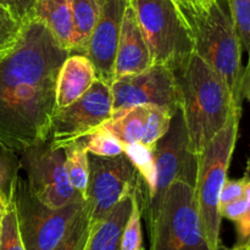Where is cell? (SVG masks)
Returning <instances> with one entry per match:
<instances>
[{
	"instance_id": "1",
	"label": "cell",
	"mask_w": 250,
	"mask_h": 250,
	"mask_svg": "<svg viewBox=\"0 0 250 250\" xmlns=\"http://www.w3.org/2000/svg\"><path fill=\"white\" fill-rule=\"evenodd\" d=\"M70 55L28 16L15 48L0 60V146L21 155L50 137L59 70Z\"/></svg>"
},
{
	"instance_id": "2",
	"label": "cell",
	"mask_w": 250,
	"mask_h": 250,
	"mask_svg": "<svg viewBox=\"0 0 250 250\" xmlns=\"http://www.w3.org/2000/svg\"><path fill=\"white\" fill-rule=\"evenodd\" d=\"M171 70L180 92L188 146L198 156L242 104L234 100L226 81L194 51Z\"/></svg>"
},
{
	"instance_id": "3",
	"label": "cell",
	"mask_w": 250,
	"mask_h": 250,
	"mask_svg": "<svg viewBox=\"0 0 250 250\" xmlns=\"http://www.w3.org/2000/svg\"><path fill=\"white\" fill-rule=\"evenodd\" d=\"M193 51L214 68L231 89L234 100L242 104V44L234 27L227 0H214L197 14L185 15Z\"/></svg>"
},
{
	"instance_id": "4",
	"label": "cell",
	"mask_w": 250,
	"mask_h": 250,
	"mask_svg": "<svg viewBox=\"0 0 250 250\" xmlns=\"http://www.w3.org/2000/svg\"><path fill=\"white\" fill-rule=\"evenodd\" d=\"M242 106H236L226 125L197 156L194 197L209 250H221L220 194L238 138Z\"/></svg>"
},
{
	"instance_id": "5",
	"label": "cell",
	"mask_w": 250,
	"mask_h": 250,
	"mask_svg": "<svg viewBox=\"0 0 250 250\" xmlns=\"http://www.w3.org/2000/svg\"><path fill=\"white\" fill-rule=\"evenodd\" d=\"M146 225L149 250H209L198 214L194 186L186 181H173Z\"/></svg>"
},
{
	"instance_id": "6",
	"label": "cell",
	"mask_w": 250,
	"mask_h": 250,
	"mask_svg": "<svg viewBox=\"0 0 250 250\" xmlns=\"http://www.w3.org/2000/svg\"><path fill=\"white\" fill-rule=\"evenodd\" d=\"M150 51L151 61L172 67L193 53L186 20L172 0H129Z\"/></svg>"
},
{
	"instance_id": "7",
	"label": "cell",
	"mask_w": 250,
	"mask_h": 250,
	"mask_svg": "<svg viewBox=\"0 0 250 250\" xmlns=\"http://www.w3.org/2000/svg\"><path fill=\"white\" fill-rule=\"evenodd\" d=\"M12 203L26 250H54L84 207V200H80L51 209L37 199L27 181L20 176L15 183Z\"/></svg>"
},
{
	"instance_id": "8",
	"label": "cell",
	"mask_w": 250,
	"mask_h": 250,
	"mask_svg": "<svg viewBox=\"0 0 250 250\" xmlns=\"http://www.w3.org/2000/svg\"><path fill=\"white\" fill-rule=\"evenodd\" d=\"M89 182L84 195V210L90 224L104 219L127 195L146 186L131 159L125 153L112 158L88 153Z\"/></svg>"
},
{
	"instance_id": "9",
	"label": "cell",
	"mask_w": 250,
	"mask_h": 250,
	"mask_svg": "<svg viewBox=\"0 0 250 250\" xmlns=\"http://www.w3.org/2000/svg\"><path fill=\"white\" fill-rule=\"evenodd\" d=\"M155 161V186L151 194L141 204L142 216L146 220L156 214L166 190L173 181L181 180L194 186L197 176V156L188 146V136L181 109L175 112L167 133L153 149Z\"/></svg>"
},
{
	"instance_id": "10",
	"label": "cell",
	"mask_w": 250,
	"mask_h": 250,
	"mask_svg": "<svg viewBox=\"0 0 250 250\" xmlns=\"http://www.w3.org/2000/svg\"><path fill=\"white\" fill-rule=\"evenodd\" d=\"M21 168L27 173L31 192L44 205L59 209L83 200L72 187L65 166V151L51 146L50 138L29 146L21 154Z\"/></svg>"
},
{
	"instance_id": "11",
	"label": "cell",
	"mask_w": 250,
	"mask_h": 250,
	"mask_svg": "<svg viewBox=\"0 0 250 250\" xmlns=\"http://www.w3.org/2000/svg\"><path fill=\"white\" fill-rule=\"evenodd\" d=\"M110 88L112 115L139 105L160 107L172 116L181 109L177 82L171 67L166 65L153 63L136 75L117 78Z\"/></svg>"
},
{
	"instance_id": "12",
	"label": "cell",
	"mask_w": 250,
	"mask_h": 250,
	"mask_svg": "<svg viewBox=\"0 0 250 250\" xmlns=\"http://www.w3.org/2000/svg\"><path fill=\"white\" fill-rule=\"evenodd\" d=\"M112 116V94L107 83L95 80L92 87L72 104L56 109L51 121L50 142L56 149H65Z\"/></svg>"
},
{
	"instance_id": "13",
	"label": "cell",
	"mask_w": 250,
	"mask_h": 250,
	"mask_svg": "<svg viewBox=\"0 0 250 250\" xmlns=\"http://www.w3.org/2000/svg\"><path fill=\"white\" fill-rule=\"evenodd\" d=\"M129 0H105L102 14L88 41L84 55L94 68L97 80L111 85L122 20Z\"/></svg>"
},
{
	"instance_id": "14",
	"label": "cell",
	"mask_w": 250,
	"mask_h": 250,
	"mask_svg": "<svg viewBox=\"0 0 250 250\" xmlns=\"http://www.w3.org/2000/svg\"><path fill=\"white\" fill-rule=\"evenodd\" d=\"M153 65L148 44L131 2L125 11L115 61V80L136 75ZM114 80V81H115Z\"/></svg>"
},
{
	"instance_id": "15",
	"label": "cell",
	"mask_w": 250,
	"mask_h": 250,
	"mask_svg": "<svg viewBox=\"0 0 250 250\" xmlns=\"http://www.w3.org/2000/svg\"><path fill=\"white\" fill-rule=\"evenodd\" d=\"M95 80L89 59L82 54H70L61 65L56 78V109H62L80 99Z\"/></svg>"
},
{
	"instance_id": "16",
	"label": "cell",
	"mask_w": 250,
	"mask_h": 250,
	"mask_svg": "<svg viewBox=\"0 0 250 250\" xmlns=\"http://www.w3.org/2000/svg\"><path fill=\"white\" fill-rule=\"evenodd\" d=\"M133 202L134 194L127 195L104 219L90 224L84 250H120L121 237L133 209Z\"/></svg>"
},
{
	"instance_id": "17",
	"label": "cell",
	"mask_w": 250,
	"mask_h": 250,
	"mask_svg": "<svg viewBox=\"0 0 250 250\" xmlns=\"http://www.w3.org/2000/svg\"><path fill=\"white\" fill-rule=\"evenodd\" d=\"M29 16L44 24L56 42L71 54L73 22L68 0H36Z\"/></svg>"
},
{
	"instance_id": "18",
	"label": "cell",
	"mask_w": 250,
	"mask_h": 250,
	"mask_svg": "<svg viewBox=\"0 0 250 250\" xmlns=\"http://www.w3.org/2000/svg\"><path fill=\"white\" fill-rule=\"evenodd\" d=\"M149 115V105L129 107L112 115L111 119L102 125L103 128L112 134L122 146L141 144L146 133Z\"/></svg>"
},
{
	"instance_id": "19",
	"label": "cell",
	"mask_w": 250,
	"mask_h": 250,
	"mask_svg": "<svg viewBox=\"0 0 250 250\" xmlns=\"http://www.w3.org/2000/svg\"><path fill=\"white\" fill-rule=\"evenodd\" d=\"M73 22L71 54L84 55L88 41L102 14L105 0H68Z\"/></svg>"
},
{
	"instance_id": "20",
	"label": "cell",
	"mask_w": 250,
	"mask_h": 250,
	"mask_svg": "<svg viewBox=\"0 0 250 250\" xmlns=\"http://www.w3.org/2000/svg\"><path fill=\"white\" fill-rule=\"evenodd\" d=\"M65 151V166L72 187L82 195L84 200L89 182V159L88 151L80 141L63 149Z\"/></svg>"
},
{
	"instance_id": "21",
	"label": "cell",
	"mask_w": 250,
	"mask_h": 250,
	"mask_svg": "<svg viewBox=\"0 0 250 250\" xmlns=\"http://www.w3.org/2000/svg\"><path fill=\"white\" fill-rule=\"evenodd\" d=\"M21 170V156L0 146V197L10 204L14 194L15 183Z\"/></svg>"
},
{
	"instance_id": "22",
	"label": "cell",
	"mask_w": 250,
	"mask_h": 250,
	"mask_svg": "<svg viewBox=\"0 0 250 250\" xmlns=\"http://www.w3.org/2000/svg\"><path fill=\"white\" fill-rule=\"evenodd\" d=\"M124 153L131 159L141 173L146 186V198H148L155 186V161H154L153 149L146 148L142 144H132V146H124Z\"/></svg>"
},
{
	"instance_id": "23",
	"label": "cell",
	"mask_w": 250,
	"mask_h": 250,
	"mask_svg": "<svg viewBox=\"0 0 250 250\" xmlns=\"http://www.w3.org/2000/svg\"><path fill=\"white\" fill-rule=\"evenodd\" d=\"M80 142L85 150L93 155L112 158L124 153V146L102 126L81 138Z\"/></svg>"
},
{
	"instance_id": "24",
	"label": "cell",
	"mask_w": 250,
	"mask_h": 250,
	"mask_svg": "<svg viewBox=\"0 0 250 250\" xmlns=\"http://www.w3.org/2000/svg\"><path fill=\"white\" fill-rule=\"evenodd\" d=\"M89 231L90 221L83 207L54 250H84Z\"/></svg>"
},
{
	"instance_id": "25",
	"label": "cell",
	"mask_w": 250,
	"mask_h": 250,
	"mask_svg": "<svg viewBox=\"0 0 250 250\" xmlns=\"http://www.w3.org/2000/svg\"><path fill=\"white\" fill-rule=\"evenodd\" d=\"M172 115L165 110L149 105V115L146 121V133H144L142 146L149 149H154L155 144L167 133L170 128Z\"/></svg>"
},
{
	"instance_id": "26",
	"label": "cell",
	"mask_w": 250,
	"mask_h": 250,
	"mask_svg": "<svg viewBox=\"0 0 250 250\" xmlns=\"http://www.w3.org/2000/svg\"><path fill=\"white\" fill-rule=\"evenodd\" d=\"M120 250H144L143 236H142V209L136 194H134L133 209L122 233Z\"/></svg>"
},
{
	"instance_id": "27",
	"label": "cell",
	"mask_w": 250,
	"mask_h": 250,
	"mask_svg": "<svg viewBox=\"0 0 250 250\" xmlns=\"http://www.w3.org/2000/svg\"><path fill=\"white\" fill-rule=\"evenodd\" d=\"M243 51H250V0H227Z\"/></svg>"
},
{
	"instance_id": "28",
	"label": "cell",
	"mask_w": 250,
	"mask_h": 250,
	"mask_svg": "<svg viewBox=\"0 0 250 250\" xmlns=\"http://www.w3.org/2000/svg\"><path fill=\"white\" fill-rule=\"evenodd\" d=\"M22 23L9 9L0 5V50L11 51L22 32Z\"/></svg>"
},
{
	"instance_id": "29",
	"label": "cell",
	"mask_w": 250,
	"mask_h": 250,
	"mask_svg": "<svg viewBox=\"0 0 250 250\" xmlns=\"http://www.w3.org/2000/svg\"><path fill=\"white\" fill-rule=\"evenodd\" d=\"M0 250H26L21 236H20L16 210H15L12 200L7 205L6 212H5L4 220H2Z\"/></svg>"
},
{
	"instance_id": "30",
	"label": "cell",
	"mask_w": 250,
	"mask_h": 250,
	"mask_svg": "<svg viewBox=\"0 0 250 250\" xmlns=\"http://www.w3.org/2000/svg\"><path fill=\"white\" fill-rule=\"evenodd\" d=\"M247 209L239 221L236 222L237 241L232 250H246L250 244V178L246 187Z\"/></svg>"
},
{
	"instance_id": "31",
	"label": "cell",
	"mask_w": 250,
	"mask_h": 250,
	"mask_svg": "<svg viewBox=\"0 0 250 250\" xmlns=\"http://www.w3.org/2000/svg\"><path fill=\"white\" fill-rule=\"evenodd\" d=\"M248 180L249 176L246 175L244 177L238 178V180L225 181L221 194H220V207L246 195V187Z\"/></svg>"
},
{
	"instance_id": "32",
	"label": "cell",
	"mask_w": 250,
	"mask_h": 250,
	"mask_svg": "<svg viewBox=\"0 0 250 250\" xmlns=\"http://www.w3.org/2000/svg\"><path fill=\"white\" fill-rule=\"evenodd\" d=\"M246 209L247 197L243 195V197L239 198V199H236L233 200V202L221 205V207H220V214H221V217H225V219L229 220V221L236 224V222L239 221L241 217L243 216Z\"/></svg>"
},
{
	"instance_id": "33",
	"label": "cell",
	"mask_w": 250,
	"mask_h": 250,
	"mask_svg": "<svg viewBox=\"0 0 250 250\" xmlns=\"http://www.w3.org/2000/svg\"><path fill=\"white\" fill-rule=\"evenodd\" d=\"M34 1L36 0H0V5L9 9L14 16L23 23L33 9Z\"/></svg>"
},
{
	"instance_id": "34",
	"label": "cell",
	"mask_w": 250,
	"mask_h": 250,
	"mask_svg": "<svg viewBox=\"0 0 250 250\" xmlns=\"http://www.w3.org/2000/svg\"><path fill=\"white\" fill-rule=\"evenodd\" d=\"M173 4L176 5L182 16L189 14H197L202 10L207 9V4L204 0H172Z\"/></svg>"
},
{
	"instance_id": "35",
	"label": "cell",
	"mask_w": 250,
	"mask_h": 250,
	"mask_svg": "<svg viewBox=\"0 0 250 250\" xmlns=\"http://www.w3.org/2000/svg\"><path fill=\"white\" fill-rule=\"evenodd\" d=\"M248 54H249V59H248V63H247V66L244 67V71H243L241 93H242V98H246L250 104V51Z\"/></svg>"
},
{
	"instance_id": "36",
	"label": "cell",
	"mask_w": 250,
	"mask_h": 250,
	"mask_svg": "<svg viewBox=\"0 0 250 250\" xmlns=\"http://www.w3.org/2000/svg\"><path fill=\"white\" fill-rule=\"evenodd\" d=\"M7 205L6 203L2 200V198L0 197V237H1V229H2V220H4L5 216V212H6L7 209Z\"/></svg>"
},
{
	"instance_id": "37",
	"label": "cell",
	"mask_w": 250,
	"mask_h": 250,
	"mask_svg": "<svg viewBox=\"0 0 250 250\" xmlns=\"http://www.w3.org/2000/svg\"><path fill=\"white\" fill-rule=\"evenodd\" d=\"M9 53H10V51H9ZM9 53H7V51H2V50H0V60H1V59H4L5 56H6L7 54H9Z\"/></svg>"
},
{
	"instance_id": "38",
	"label": "cell",
	"mask_w": 250,
	"mask_h": 250,
	"mask_svg": "<svg viewBox=\"0 0 250 250\" xmlns=\"http://www.w3.org/2000/svg\"><path fill=\"white\" fill-rule=\"evenodd\" d=\"M204 1H205V4H207V6H209V5L211 4V2L214 1V0H204Z\"/></svg>"
},
{
	"instance_id": "39",
	"label": "cell",
	"mask_w": 250,
	"mask_h": 250,
	"mask_svg": "<svg viewBox=\"0 0 250 250\" xmlns=\"http://www.w3.org/2000/svg\"><path fill=\"white\" fill-rule=\"evenodd\" d=\"M246 250H250V244H249V247H248V248H247Z\"/></svg>"
}]
</instances>
